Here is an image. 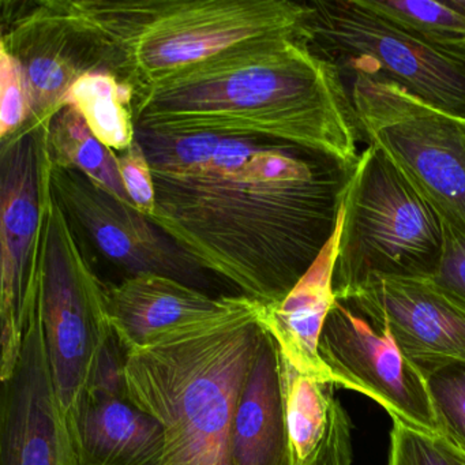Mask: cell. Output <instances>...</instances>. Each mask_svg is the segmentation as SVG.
<instances>
[{
	"instance_id": "6da1fadb",
	"label": "cell",
	"mask_w": 465,
	"mask_h": 465,
	"mask_svg": "<svg viewBox=\"0 0 465 465\" xmlns=\"http://www.w3.org/2000/svg\"><path fill=\"white\" fill-rule=\"evenodd\" d=\"M156 190L148 217L239 295L284 299L326 246L356 165L255 138L137 130Z\"/></svg>"
},
{
	"instance_id": "7a4b0ae2",
	"label": "cell",
	"mask_w": 465,
	"mask_h": 465,
	"mask_svg": "<svg viewBox=\"0 0 465 465\" xmlns=\"http://www.w3.org/2000/svg\"><path fill=\"white\" fill-rule=\"evenodd\" d=\"M137 130L290 143L356 165L363 141L334 62L303 37L233 45L134 92Z\"/></svg>"
},
{
	"instance_id": "3957f363",
	"label": "cell",
	"mask_w": 465,
	"mask_h": 465,
	"mask_svg": "<svg viewBox=\"0 0 465 465\" xmlns=\"http://www.w3.org/2000/svg\"><path fill=\"white\" fill-rule=\"evenodd\" d=\"M263 306L220 296L213 312L124 351L130 397L164 431V465H232L233 423L262 337Z\"/></svg>"
},
{
	"instance_id": "277c9868",
	"label": "cell",
	"mask_w": 465,
	"mask_h": 465,
	"mask_svg": "<svg viewBox=\"0 0 465 465\" xmlns=\"http://www.w3.org/2000/svg\"><path fill=\"white\" fill-rule=\"evenodd\" d=\"M105 70L145 88L233 45L307 36L309 4L290 0H43Z\"/></svg>"
},
{
	"instance_id": "5b68a950",
	"label": "cell",
	"mask_w": 465,
	"mask_h": 465,
	"mask_svg": "<svg viewBox=\"0 0 465 465\" xmlns=\"http://www.w3.org/2000/svg\"><path fill=\"white\" fill-rule=\"evenodd\" d=\"M40 225L31 263L36 271L43 328L62 429L70 457L78 405L114 337L107 285L84 252L77 228L51 187L45 129H37Z\"/></svg>"
},
{
	"instance_id": "8992f818",
	"label": "cell",
	"mask_w": 465,
	"mask_h": 465,
	"mask_svg": "<svg viewBox=\"0 0 465 465\" xmlns=\"http://www.w3.org/2000/svg\"><path fill=\"white\" fill-rule=\"evenodd\" d=\"M442 255L437 212L380 149L367 145L342 201L336 298L370 277L434 279Z\"/></svg>"
},
{
	"instance_id": "52a82bcc",
	"label": "cell",
	"mask_w": 465,
	"mask_h": 465,
	"mask_svg": "<svg viewBox=\"0 0 465 465\" xmlns=\"http://www.w3.org/2000/svg\"><path fill=\"white\" fill-rule=\"evenodd\" d=\"M352 75L350 92L363 141L385 154L442 222L465 231V118L382 75Z\"/></svg>"
},
{
	"instance_id": "ba28073f",
	"label": "cell",
	"mask_w": 465,
	"mask_h": 465,
	"mask_svg": "<svg viewBox=\"0 0 465 465\" xmlns=\"http://www.w3.org/2000/svg\"><path fill=\"white\" fill-rule=\"evenodd\" d=\"M309 6L310 45L341 72L382 75L429 104L465 118L464 55L427 42L361 0H322Z\"/></svg>"
},
{
	"instance_id": "9c48e42d",
	"label": "cell",
	"mask_w": 465,
	"mask_h": 465,
	"mask_svg": "<svg viewBox=\"0 0 465 465\" xmlns=\"http://www.w3.org/2000/svg\"><path fill=\"white\" fill-rule=\"evenodd\" d=\"M320 356L333 385L370 397L393 421L443 437L426 374L377 312L352 299H336L323 326Z\"/></svg>"
},
{
	"instance_id": "30bf717a",
	"label": "cell",
	"mask_w": 465,
	"mask_h": 465,
	"mask_svg": "<svg viewBox=\"0 0 465 465\" xmlns=\"http://www.w3.org/2000/svg\"><path fill=\"white\" fill-rule=\"evenodd\" d=\"M48 173L54 194L70 222L114 265L130 276L154 273L194 288L203 285L205 271L135 206L119 200L81 171L54 164L50 156Z\"/></svg>"
},
{
	"instance_id": "8fae6325",
	"label": "cell",
	"mask_w": 465,
	"mask_h": 465,
	"mask_svg": "<svg viewBox=\"0 0 465 465\" xmlns=\"http://www.w3.org/2000/svg\"><path fill=\"white\" fill-rule=\"evenodd\" d=\"M0 465H74L62 429L34 265L29 268L20 358L12 374L2 380Z\"/></svg>"
},
{
	"instance_id": "7c38bea8",
	"label": "cell",
	"mask_w": 465,
	"mask_h": 465,
	"mask_svg": "<svg viewBox=\"0 0 465 465\" xmlns=\"http://www.w3.org/2000/svg\"><path fill=\"white\" fill-rule=\"evenodd\" d=\"M2 361L0 380L20 358L26 326L29 263L40 225V164L36 129L26 124L2 140Z\"/></svg>"
},
{
	"instance_id": "4fadbf2b",
	"label": "cell",
	"mask_w": 465,
	"mask_h": 465,
	"mask_svg": "<svg viewBox=\"0 0 465 465\" xmlns=\"http://www.w3.org/2000/svg\"><path fill=\"white\" fill-rule=\"evenodd\" d=\"M73 454L75 465H164V431L130 397L115 334L78 405Z\"/></svg>"
},
{
	"instance_id": "5bb4252c",
	"label": "cell",
	"mask_w": 465,
	"mask_h": 465,
	"mask_svg": "<svg viewBox=\"0 0 465 465\" xmlns=\"http://www.w3.org/2000/svg\"><path fill=\"white\" fill-rule=\"evenodd\" d=\"M342 298L380 314L423 371L465 361V301L437 280L370 277Z\"/></svg>"
},
{
	"instance_id": "9a60e30c",
	"label": "cell",
	"mask_w": 465,
	"mask_h": 465,
	"mask_svg": "<svg viewBox=\"0 0 465 465\" xmlns=\"http://www.w3.org/2000/svg\"><path fill=\"white\" fill-rule=\"evenodd\" d=\"M31 9L9 15L0 47L15 56L23 70L31 103L34 127L45 126L64 104V97L81 75L94 72L91 54L64 24L43 9L40 2Z\"/></svg>"
},
{
	"instance_id": "2e32d148",
	"label": "cell",
	"mask_w": 465,
	"mask_h": 465,
	"mask_svg": "<svg viewBox=\"0 0 465 465\" xmlns=\"http://www.w3.org/2000/svg\"><path fill=\"white\" fill-rule=\"evenodd\" d=\"M340 233L341 211L333 236L312 268L284 299L263 306L261 315V322L277 342L282 358L301 374L326 383H331V378L320 356V341L326 318L337 299L334 271Z\"/></svg>"
},
{
	"instance_id": "e0dca14e",
	"label": "cell",
	"mask_w": 465,
	"mask_h": 465,
	"mask_svg": "<svg viewBox=\"0 0 465 465\" xmlns=\"http://www.w3.org/2000/svg\"><path fill=\"white\" fill-rule=\"evenodd\" d=\"M231 462L292 465L285 423L282 355L265 328L236 411Z\"/></svg>"
},
{
	"instance_id": "ac0fdd59",
	"label": "cell",
	"mask_w": 465,
	"mask_h": 465,
	"mask_svg": "<svg viewBox=\"0 0 465 465\" xmlns=\"http://www.w3.org/2000/svg\"><path fill=\"white\" fill-rule=\"evenodd\" d=\"M219 303L220 298L162 274H135L107 285L111 326L124 351L143 347L164 329L203 317Z\"/></svg>"
},
{
	"instance_id": "d6986e66",
	"label": "cell",
	"mask_w": 465,
	"mask_h": 465,
	"mask_svg": "<svg viewBox=\"0 0 465 465\" xmlns=\"http://www.w3.org/2000/svg\"><path fill=\"white\" fill-rule=\"evenodd\" d=\"M51 162L59 167L81 171L103 189L133 205L119 171L118 154L89 129L75 108L64 105L45 127Z\"/></svg>"
},
{
	"instance_id": "ffe728a7",
	"label": "cell",
	"mask_w": 465,
	"mask_h": 465,
	"mask_svg": "<svg viewBox=\"0 0 465 465\" xmlns=\"http://www.w3.org/2000/svg\"><path fill=\"white\" fill-rule=\"evenodd\" d=\"M134 89L105 70L88 72L78 78L64 97V104L75 108L89 129L116 153L135 141L137 127L133 115Z\"/></svg>"
},
{
	"instance_id": "44dd1931",
	"label": "cell",
	"mask_w": 465,
	"mask_h": 465,
	"mask_svg": "<svg viewBox=\"0 0 465 465\" xmlns=\"http://www.w3.org/2000/svg\"><path fill=\"white\" fill-rule=\"evenodd\" d=\"M285 423L292 465H312L328 434L333 386L296 371L282 358Z\"/></svg>"
},
{
	"instance_id": "7402d4cb",
	"label": "cell",
	"mask_w": 465,
	"mask_h": 465,
	"mask_svg": "<svg viewBox=\"0 0 465 465\" xmlns=\"http://www.w3.org/2000/svg\"><path fill=\"white\" fill-rule=\"evenodd\" d=\"M427 42L465 56V0H361Z\"/></svg>"
},
{
	"instance_id": "603a6c76",
	"label": "cell",
	"mask_w": 465,
	"mask_h": 465,
	"mask_svg": "<svg viewBox=\"0 0 465 465\" xmlns=\"http://www.w3.org/2000/svg\"><path fill=\"white\" fill-rule=\"evenodd\" d=\"M443 438L465 451V361L424 370Z\"/></svg>"
},
{
	"instance_id": "cb8c5ba5",
	"label": "cell",
	"mask_w": 465,
	"mask_h": 465,
	"mask_svg": "<svg viewBox=\"0 0 465 465\" xmlns=\"http://www.w3.org/2000/svg\"><path fill=\"white\" fill-rule=\"evenodd\" d=\"M388 465H465V451L446 438L393 421Z\"/></svg>"
},
{
	"instance_id": "d4e9b609",
	"label": "cell",
	"mask_w": 465,
	"mask_h": 465,
	"mask_svg": "<svg viewBox=\"0 0 465 465\" xmlns=\"http://www.w3.org/2000/svg\"><path fill=\"white\" fill-rule=\"evenodd\" d=\"M29 119L31 103L23 70L17 59L0 47V138L17 134Z\"/></svg>"
},
{
	"instance_id": "484cf974",
	"label": "cell",
	"mask_w": 465,
	"mask_h": 465,
	"mask_svg": "<svg viewBox=\"0 0 465 465\" xmlns=\"http://www.w3.org/2000/svg\"><path fill=\"white\" fill-rule=\"evenodd\" d=\"M116 154H118L122 181L133 205L143 216L151 217L156 208V190H154L148 157L141 143H138L137 137L129 149Z\"/></svg>"
},
{
	"instance_id": "4316f807",
	"label": "cell",
	"mask_w": 465,
	"mask_h": 465,
	"mask_svg": "<svg viewBox=\"0 0 465 465\" xmlns=\"http://www.w3.org/2000/svg\"><path fill=\"white\" fill-rule=\"evenodd\" d=\"M352 421L339 400L331 402L328 434L312 465H352Z\"/></svg>"
},
{
	"instance_id": "83f0119b",
	"label": "cell",
	"mask_w": 465,
	"mask_h": 465,
	"mask_svg": "<svg viewBox=\"0 0 465 465\" xmlns=\"http://www.w3.org/2000/svg\"><path fill=\"white\" fill-rule=\"evenodd\" d=\"M442 230L443 255L434 279L465 301V231L445 222Z\"/></svg>"
}]
</instances>
